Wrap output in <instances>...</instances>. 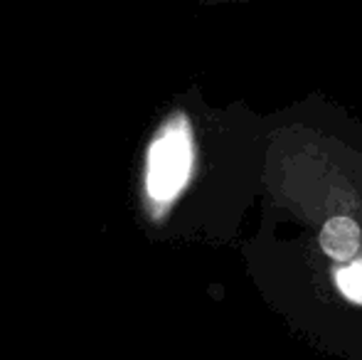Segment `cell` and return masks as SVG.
Listing matches in <instances>:
<instances>
[{
    "instance_id": "1",
    "label": "cell",
    "mask_w": 362,
    "mask_h": 360,
    "mask_svg": "<svg viewBox=\"0 0 362 360\" xmlns=\"http://www.w3.org/2000/svg\"><path fill=\"white\" fill-rule=\"evenodd\" d=\"M195 166L192 129L182 114L173 116L153 139L146 161V190L151 200L173 202L182 192Z\"/></svg>"
},
{
    "instance_id": "2",
    "label": "cell",
    "mask_w": 362,
    "mask_h": 360,
    "mask_svg": "<svg viewBox=\"0 0 362 360\" xmlns=\"http://www.w3.org/2000/svg\"><path fill=\"white\" fill-rule=\"evenodd\" d=\"M318 245L325 257L335 262V265H345L353 257L360 255L362 250V230L360 225L348 215H335L320 227Z\"/></svg>"
},
{
    "instance_id": "3",
    "label": "cell",
    "mask_w": 362,
    "mask_h": 360,
    "mask_svg": "<svg viewBox=\"0 0 362 360\" xmlns=\"http://www.w3.org/2000/svg\"><path fill=\"white\" fill-rule=\"evenodd\" d=\"M333 284L345 301L362 306V255L353 257L345 265H335Z\"/></svg>"
}]
</instances>
